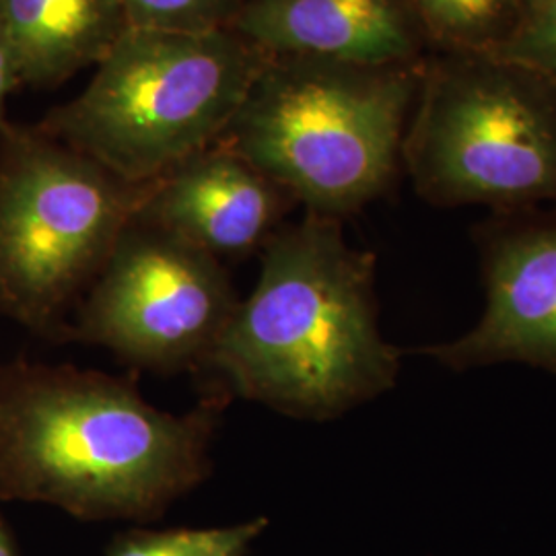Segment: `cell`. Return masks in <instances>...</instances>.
Wrapping results in <instances>:
<instances>
[{
    "label": "cell",
    "instance_id": "cell-12",
    "mask_svg": "<svg viewBox=\"0 0 556 556\" xmlns=\"http://www.w3.org/2000/svg\"><path fill=\"white\" fill-rule=\"evenodd\" d=\"M433 52H497L523 17V0H413Z\"/></svg>",
    "mask_w": 556,
    "mask_h": 556
},
{
    "label": "cell",
    "instance_id": "cell-17",
    "mask_svg": "<svg viewBox=\"0 0 556 556\" xmlns=\"http://www.w3.org/2000/svg\"><path fill=\"white\" fill-rule=\"evenodd\" d=\"M0 556H17V546L11 530L7 528V523L0 517Z\"/></svg>",
    "mask_w": 556,
    "mask_h": 556
},
{
    "label": "cell",
    "instance_id": "cell-7",
    "mask_svg": "<svg viewBox=\"0 0 556 556\" xmlns=\"http://www.w3.org/2000/svg\"><path fill=\"white\" fill-rule=\"evenodd\" d=\"M238 303L219 260L132 220L64 338L153 371L206 367Z\"/></svg>",
    "mask_w": 556,
    "mask_h": 556
},
{
    "label": "cell",
    "instance_id": "cell-2",
    "mask_svg": "<svg viewBox=\"0 0 556 556\" xmlns=\"http://www.w3.org/2000/svg\"><path fill=\"white\" fill-rule=\"evenodd\" d=\"M206 367L229 392L307 420L381 396L400 351L379 330L376 256L346 241L340 219L307 213L280 227Z\"/></svg>",
    "mask_w": 556,
    "mask_h": 556
},
{
    "label": "cell",
    "instance_id": "cell-4",
    "mask_svg": "<svg viewBox=\"0 0 556 556\" xmlns=\"http://www.w3.org/2000/svg\"><path fill=\"white\" fill-rule=\"evenodd\" d=\"M266 59L231 29L126 27L41 132L128 184H151L219 142Z\"/></svg>",
    "mask_w": 556,
    "mask_h": 556
},
{
    "label": "cell",
    "instance_id": "cell-8",
    "mask_svg": "<svg viewBox=\"0 0 556 556\" xmlns=\"http://www.w3.org/2000/svg\"><path fill=\"white\" fill-rule=\"evenodd\" d=\"M475 241L486 291L482 318L422 355L454 371L526 363L556 374V204L493 213Z\"/></svg>",
    "mask_w": 556,
    "mask_h": 556
},
{
    "label": "cell",
    "instance_id": "cell-6",
    "mask_svg": "<svg viewBox=\"0 0 556 556\" xmlns=\"http://www.w3.org/2000/svg\"><path fill=\"white\" fill-rule=\"evenodd\" d=\"M0 314L66 337L135 220L147 184H128L41 130H0Z\"/></svg>",
    "mask_w": 556,
    "mask_h": 556
},
{
    "label": "cell",
    "instance_id": "cell-3",
    "mask_svg": "<svg viewBox=\"0 0 556 556\" xmlns=\"http://www.w3.org/2000/svg\"><path fill=\"white\" fill-rule=\"evenodd\" d=\"M420 66L268 56L219 142L307 213L342 220L396 181Z\"/></svg>",
    "mask_w": 556,
    "mask_h": 556
},
{
    "label": "cell",
    "instance_id": "cell-13",
    "mask_svg": "<svg viewBox=\"0 0 556 556\" xmlns=\"http://www.w3.org/2000/svg\"><path fill=\"white\" fill-rule=\"evenodd\" d=\"M266 526L258 517L227 528L130 530L112 540L105 556H245Z\"/></svg>",
    "mask_w": 556,
    "mask_h": 556
},
{
    "label": "cell",
    "instance_id": "cell-14",
    "mask_svg": "<svg viewBox=\"0 0 556 556\" xmlns=\"http://www.w3.org/2000/svg\"><path fill=\"white\" fill-rule=\"evenodd\" d=\"M128 27L204 34L229 29L241 0H119Z\"/></svg>",
    "mask_w": 556,
    "mask_h": 556
},
{
    "label": "cell",
    "instance_id": "cell-16",
    "mask_svg": "<svg viewBox=\"0 0 556 556\" xmlns=\"http://www.w3.org/2000/svg\"><path fill=\"white\" fill-rule=\"evenodd\" d=\"M17 85H21L20 62L9 38V31L4 27V21L0 17V130L7 126L4 124L7 100Z\"/></svg>",
    "mask_w": 556,
    "mask_h": 556
},
{
    "label": "cell",
    "instance_id": "cell-5",
    "mask_svg": "<svg viewBox=\"0 0 556 556\" xmlns=\"http://www.w3.org/2000/svg\"><path fill=\"white\" fill-rule=\"evenodd\" d=\"M418 197L493 213L556 204V83L491 52H431L402 142Z\"/></svg>",
    "mask_w": 556,
    "mask_h": 556
},
{
    "label": "cell",
    "instance_id": "cell-9",
    "mask_svg": "<svg viewBox=\"0 0 556 556\" xmlns=\"http://www.w3.org/2000/svg\"><path fill=\"white\" fill-rule=\"evenodd\" d=\"M291 204L277 181L215 142L147 184L135 220L213 258H241L268 243Z\"/></svg>",
    "mask_w": 556,
    "mask_h": 556
},
{
    "label": "cell",
    "instance_id": "cell-18",
    "mask_svg": "<svg viewBox=\"0 0 556 556\" xmlns=\"http://www.w3.org/2000/svg\"><path fill=\"white\" fill-rule=\"evenodd\" d=\"M523 2H526V4H530V2H534V0H523Z\"/></svg>",
    "mask_w": 556,
    "mask_h": 556
},
{
    "label": "cell",
    "instance_id": "cell-15",
    "mask_svg": "<svg viewBox=\"0 0 556 556\" xmlns=\"http://www.w3.org/2000/svg\"><path fill=\"white\" fill-rule=\"evenodd\" d=\"M491 54L511 60L556 83V0L526 4L511 38Z\"/></svg>",
    "mask_w": 556,
    "mask_h": 556
},
{
    "label": "cell",
    "instance_id": "cell-11",
    "mask_svg": "<svg viewBox=\"0 0 556 556\" xmlns=\"http://www.w3.org/2000/svg\"><path fill=\"white\" fill-rule=\"evenodd\" d=\"M21 83L50 87L96 66L128 27L119 0H0Z\"/></svg>",
    "mask_w": 556,
    "mask_h": 556
},
{
    "label": "cell",
    "instance_id": "cell-1",
    "mask_svg": "<svg viewBox=\"0 0 556 556\" xmlns=\"http://www.w3.org/2000/svg\"><path fill=\"white\" fill-rule=\"evenodd\" d=\"M229 394L186 415L157 410L126 379L71 365L0 367V498L87 521H151L211 472Z\"/></svg>",
    "mask_w": 556,
    "mask_h": 556
},
{
    "label": "cell",
    "instance_id": "cell-10",
    "mask_svg": "<svg viewBox=\"0 0 556 556\" xmlns=\"http://www.w3.org/2000/svg\"><path fill=\"white\" fill-rule=\"evenodd\" d=\"M229 29L273 59L417 66L433 52L413 0H241Z\"/></svg>",
    "mask_w": 556,
    "mask_h": 556
}]
</instances>
